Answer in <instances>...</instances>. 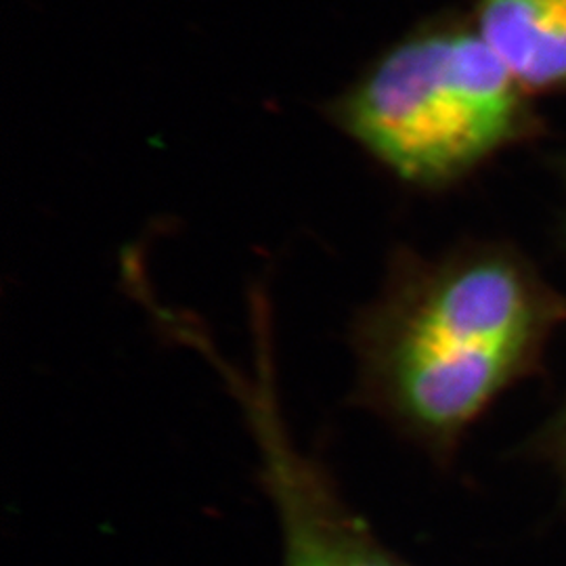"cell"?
<instances>
[{
    "label": "cell",
    "instance_id": "277c9868",
    "mask_svg": "<svg viewBox=\"0 0 566 566\" xmlns=\"http://www.w3.org/2000/svg\"><path fill=\"white\" fill-rule=\"evenodd\" d=\"M479 36L521 88L566 86V0H481Z\"/></svg>",
    "mask_w": 566,
    "mask_h": 566
},
{
    "label": "cell",
    "instance_id": "3957f363",
    "mask_svg": "<svg viewBox=\"0 0 566 566\" xmlns=\"http://www.w3.org/2000/svg\"><path fill=\"white\" fill-rule=\"evenodd\" d=\"M250 371L224 359L200 319L182 324L177 340L214 365L242 407L259 449V479L277 516L282 566H411L344 500L327 468L292 439L275 388L271 306L263 290L250 296Z\"/></svg>",
    "mask_w": 566,
    "mask_h": 566
},
{
    "label": "cell",
    "instance_id": "7a4b0ae2",
    "mask_svg": "<svg viewBox=\"0 0 566 566\" xmlns=\"http://www.w3.org/2000/svg\"><path fill=\"white\" fill-rule=\"evenodd\" d=\"M332 116L395 179L441 189L516 135L521 86L479 32H428L385 53Z\"/></svg>",
    "mask_w": 566,
    "mask_h": 566
},
{
    "label": "cell",
    "instance_id": "5b68a950",
    "mask_svg": "<svg viewBox=\"0 0 566 566\" xmlns=\"http://www.w3.org/2000/svg\"><path fill=\"white\" fill-rule=\"evenodd\" d=\"M546 446L566 481V405L565 409L558 413V418L554 420L552 428H547Z\"/></svg>",
    "mask_w": 566,
    "mask_h": 566
},
{
    "label": "cell",
    "instance_id": "6da1fadb",
    "mask_svg": "<svg viewBox=\"0 0 566 566\" xmlns=\"http://www.w3.org/2000/svg\"><path fill=\"white\" fill-rule=\"evenodd\" d=\"M563 317L558 296L504 245L434 259L401 248L353 324L357 399L447 462Z\"/></svg>",
    "mask_w": 566,
    "mask_h": 566
}]
</instances>
